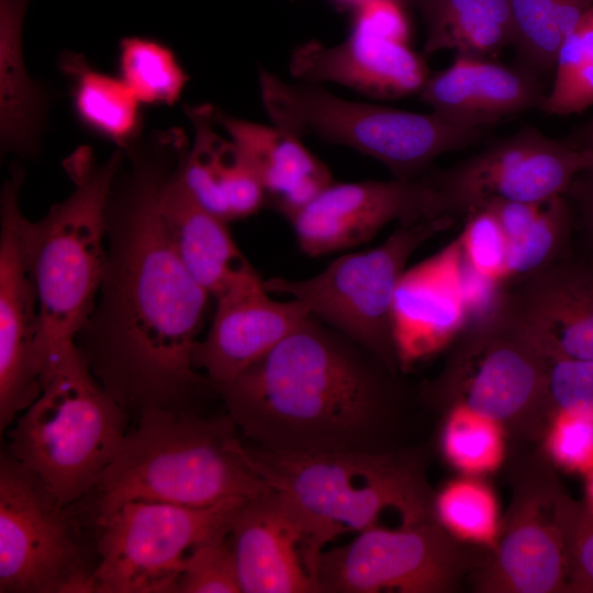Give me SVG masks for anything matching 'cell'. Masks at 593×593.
Returning a JSON list of instances; mask_svg holds the SVG:
<instances>
[{
  "label": "cell",
  "mask_w": 593,
  "mask_h": 593,
  "mask_svg": "<svg viewBox=\"0 0 593 593\" xmlns=\"http://www.w3.org/2000/svg\"><path fill=\"white\" fill-rule=\"evenodd\" d=\"M215 300L209 332L191 355L194 369L215 389L265 356L311 315L296 299H271L254 268Z\"/></svg>",
  "instance_id": "e0dca14e"
},
{
  "label": "cell",
  "mask_w": 593,
  "mask_h": 593,
  "mask_svg": "<svg viewBox=\"0 0 593 593\" xmlns=\"http://www.w3.org/2000/svg\"><path fill=\"white\" fill-rule=\"evenodd\" d=\"M159 210L181 264L212 296L253 269L232 238L226 222L205 210L186 189L178 175V164L163 186Z\"/></svg>",
  "instance_id": "d4e9b609"
},
{
  "label": "cell",
  "mask_w": 593,
  "mask_h": 593,
  "mask_svg": "<svg viewBox=\"0 0 593 593\" xmlns=\"http://www.w3.org/2000/svg\"><path fill=\"white\" fill-rule=\"evenodd\" d=\"M354 25L409 44L410 25L399 0H369L357 8Z\"/></svg>",
  "instance_id": "ab89813d"
},
{
  "label": "cell",
  "mask_w": 593,
  "mask_h": 593,
  "mask_svg": "<svg viewBox=\"0 0 593 593\" xmlns=\"http://www.w3.org/2000/svg\"><path fill=\"white\" fill-rule=\"evenodd\" d=\"M242 592L236 559L226 539L203 544L186 559L176 593Z\"/></svg>",
  "instance_id": "8d00e7d4"
},
{
  "label": "cell",
  "mask_w": 593,
  "mask_h": 593,
  "mask_svg": "<svg viewBox=\"0 0 593 593\" xmlns=\"http://www.w3.org/2000/svg\"><path fill=\"white\" fill-rule=\"evenodd\" d=\"M586 475L585 483V501L583 502L586 507L593 513V467L590 469Z\"/></svg>",
  "instance_id": "b9f144b4"
},
{
  "label": "cell",
  "mask_w": 593,
  "mask_h": 593,
  "mask_svg": "<svg viewBox=\"0 0 593 593\" xmlns=\"http://www.w3.org/2000/svg\"><path fill=\"white\" fill-rule=\"evenodd\" d=\"M549 363L505 292L450 345L441 371L422 387L419 399L440 412L463 403L497 422L513 444L536 445L555 411Z\"/></svg>",
  "instance_id": "8992f818"
},
{
  "label": "cell",
  "mask_w": 593,
  "mask_h": 593,
  "mask_svg": "<svg viewBox=\"0 0 593 593\" xmlns=\"http://www.w3.org/2000/svg\"><path fill=\"white\" fill-rule=\"evenodd\" d=\"M138 419L94 489V521L130 501L209 506L270 490L248 465L227 413L155 407Z\"/></svg>",
  "instance_id": "277c9868"
},
{
  "label": "cell",
  "mask_w": 593,
  "mask_h": 593,
  "mask_svg": "<svg viewBox=\"0 0 593 593\" xmlns=\"http://www.w3.org/2000/svg\"><path fill=\"white\" fill-rule=\"evenodd\" d=\"M184 112L193 128L178 163L186 189L226 223L257 212L267 202L266 192L238 146L216 132V109L186 105Z\"/></svg>",
  "instance_id": "603a6c76"
},
{
  "label": "cell",
  "mask_w": 593,
  "mask_h": 593,
  "mask_svg": "<svg viewBox=\"0 0 593 593\" xmlns=\"http://www.w3.org/2000/svg\"><path fill=\"white\" fill-rule=\"evenodd\" d=\"M215 390L243 436L266 450L388 454L417 445L400 374L313 315Z\"/></svg>",
  "instance_id": "7a4b0ae2"
},
{
  "label": "cell",
  "mask_w": 593,
  "mask_h": 593,
  "mask_svg": "<svg viewBox=\"0 0 593 593\" xmlns=\"http://www.w3.org/2000/svg\"><path fill=\"white\" fill-rule=\"evenodd\" d=\"M29 0H0L1 154L34 158L40 154L51 103L48 91L29 74L22 25Z\"/></svg>",
  "instance_id": "484cf974"
},
{
  "label": "cell",
  "mask_w": 593,
  "mask_h": 593,
  "mask_svg": "<svg viewBox=\"0 0 593 593\" xmlns=\"http://www.w3.org/2000/svg\"><path fill=\"white\" fill-rule=\"evenodd\" d=\"M244 455L298 514L304 529L302 557L314 582L326 544L377 525L384 510H395L402 525L436 521L423 445L388 454H292L244 443Z\"/></svg>",
  "instance_id": "3957f363"
},
{
  "label": "cell",
  "mask_w": 593,
  "mask_h": 593,
  "mask_svg": "<svg viewBox=\"0 0 593 593\" xmlns=\"http://www.w3.org/2000/svg\"><path fill=\"white\" fill-rule=\"evenodd\" d=\"M567 193H571L580 213L583 230L593 247V171L580 174Z\"/></svg>",
  "instance_id": "60d3db41"
},
{
  "label": "cell",
  "mask_w": 593,
  "mask_h": 593,
  "mask_svg": "<svg viewBox=\"0 0 593 593\" xmlns=\"http://www.w3.org/2000/svg\"><path fill=\"white\" fill-rule=\"evenodd\" d=\"M441 413L439 447L447 462L462 475L481 478L504 462L507 436L497 422L463 403Z\"/></svg>",
  "instance_id": "1f68e13d"
},
{
  "label": "cell",
  "mask_w": 593,
  "mask_h": 593,
  "mask_svg": "<svg viewBox=\"0 0 593 593\" xmlns=\"http://www.w3.org/2000/svg\"><path fill=\"white\" fill-rule=\"evenodd\" d=\"M52 490L7 452L0 458V592L93 593L98 563Z\"/></svg>",
  "instance_id": "8fae6325"
},
{
  "label": "cell",
  "mask_w": 593,
  "mask_h": 593,
  "mask_svg": "<svg viewBox=\"0 0 593 593\" xmlns=\"http://www.w3.org/2000/svg\"><path fill=\"white\" fill-rule=\"evenodd\" d=\"M489 552L456 538L437 521L395 529L373 525L348 544L324 549L314 579L318 593H455Z\"/></svg>",
  "instance_id": "7c38bea8"
},
{
  "label": "cell",
  "mask_w": 593,
  "mask_h": 593,
  "mask_svg": "<svg viewBox=\"0 0 593 593\" xmlns=\"http://www.w3.org/2000/svg\"><path fill=\"white\" fill-rule=\"evenodd\" d=\"M459 242L461 261L471 272L501 288L505 287L506 243L502 226L488 208L463 220Z\"/></svg>",
  "instance_id": "d590c367"
},
{
  "label": "cell",
  "mask_w": 593,
  "mask_h": 593,
  "mask_svg": "<svg viewBox=\"0 0 593 593\" xmlns=\"http://www.w3.org/2000/svg\"><path fill=\"white\" fill-rule=\"evenodd\" d=\"M541 443L555 466L588 473L593 467V415L556 409Z\"/></svg>",
  "instance_id": "74e56055"
},
{
  "label": "cell",
  "mask_w": 593,
  "mask_h": 593,
  "mask_svg": "<svg viewBox=\"0 0 593 593\" xmlns=\"http://www.w3.org/2000/svg\"><path fill=\"white\" fill-rule=\"evenodd\" d=\"M460 268L456 238L402 276L393 309L401 371L450 346L471 321Z\"/></svg>",
  "instance_id": "ac0fdd59"
},
{
  "label": "cell",
  "mask_w": 593,
  "mask_h": 593,
  "mask_svg": "<svg viewBox=\"0 0 593 593\" xmlns=\"http://www.w3.org/2000/svg\"><path fill=\"white\" fill-rule=\"evenodd\" d=\"M589 157V170L588 171H593V142L589 143L584 148H583Z\"/></svg>",
  "instance_id": "7bdbcfd3"
},
{
  "label": "cell",
  "mask_w": 593,
  "mask_h": 593,
  "mask_svg": "<svg viewBox=\"0 0 593 593\" xmlns=\"http://www.w3.org/2000/svg\"><path fill=\"white\" fill-rule=\"evenodd\" d=\"M25 171L15 164L0 194V429L43 390L37 353L38 298L20 236V193Z\"/></svg>",
  "instance_id": "9a60e30c"
},
{
  "label": "cell",
  "mask_w": 593,
  "mask_h": 593,
  "mask_svg": "<svg viewBox=\"0 0 593 593\" xmlns=\"http://www.w3.org/2000/svg\"><path fill=\"white\" fill-rule=\"evenodd\" d=\"M437 217L427 178L331 183L290 221L300 248L317 257L370 240L391 222Z\"/></svg>",
  "instance_id": "2e32d148"
},
{
  "label": "cell",
  "mask_w": 593,
  "mask_h": 593,
  "mask_svg": "<svg viewBox=\"0 0 593 593\" xmlns=\"http://www.w3.org/2000/svg\"><path fill=\"white\" fill-rule=\"evenodd\" d=\"M436 521L456 538L493 550L501 517L492 489L480 477L463 475L435 492Z\"/></svg>",
  "instance_id": "d6a6232c"
},
{
  "label": "cell",
  "mask_w": 593,
  "mask_h": 593,
  "mask_svg": "<svg viewBox=\"0 0 593 593\" xmlns=\"http://www.w3.org/2000/svg\"><path fill=\"white\" fill-rule=\"evenodd\" d=\"M506 243L505 286H517L561 260L572 228L566 194L535 202H494Z\"/></svg>",
  "instance_id": "4316f807"
},
{
  "label": "cell",
  "mask_w": 593,
  "mask_h": 593,
  "mask_svg": "<svg viewBox=\"0 0 593 593\" xmlns=\"http://www.w3.org/2000/svg\"><path fill=\"white\" fill-rule=\"evenodd\" d=\"M262 105L273 125L351 147L387 166L396 178H417L443 154L467 148L485 127L458 124L430 112L413 113L337 98L316 86H293L260 68Z\"/></svg>",
  "instance_id": "ba28073f"
},
{
  "label": "cell",
  "mask_w": 593,
  "mask_h": 593,
  "mask_svg": "<svg viewBox=\"0 0 593 593\" xmlns=\"http://www.w3.org/2000/svg\"><path fill=\"white\" fill-rule=\"evenodd\" d=\"M58 67L68 79L72 110L85 128L122 150L141 139L143 104L119 76L102 72L70 52L59 56Z\"/></svg>",
  "instance_id": "83f0119b"
},
{
  "label": "cell",
  "mask_w": 593,
  "mask_h": 593,
  "mask_svg": "<svg viewBox=\"0 0 593 593\" xmlns=\"http://www.w3.org/2000/svg\"><path fill=\"white\" fill-rule=\"evenodd\" d=\"M424 54L452 51L486 57L515 43L511 0H418Z\"/></svg>",
  "instance_id": "f1b7e54d"
},
{
  "label": "cell",
  "mask_w": 593,
  "mask_h": 593,
  "mask_svg": "<svg viewBox=\"0 0 593 593\" xmlns=\"http://www.w3.org/2000/svg\"><path fill=\"white\" fill-rule=\"evenodd\" d=\"M538 445V444H537ZM510 455L512 499L495 547L470 578L479 593H568L561 534L552 514L557 483L542 446Z\"/></svg>",
  "instance_id": "4fadbf2b"
},
{
  "label": "cell",
  "mask_w": 593,
  "mask_h": 593,
  "mask_svg": "<svg viewBox=\"0 0 593 593\" xmlns=\"http://www.w3.org/2000/svg\"><path fill=\"white\" fill-rule=\"evenodd\" d=\"M339 3L342 4H346V5H357L360 7L361 4H363L365 2L369 1V0H337Z\"/></svg>",
  "instance_id": "ee69618b"
},
{
  "label": "cell",
  "mask_w": 593,
  "mask_h": 593,
  "mask_svg": "<svg viewBox=\"0 0 593 593\" xmlns=\"http://www.w3.org/2000/svg\"><path fill=\"white\" fill-rule=\"evenodd\" d=\"M455 223L434 217L399 227L379 246L346 254L303 280L264 281L269 293L301 301L310 314L344 333L390 370L401 373L394 336V299L411 256Z\"/></svg>",
  "instance_id": "9c48e42d"
},
{
  "label": "cell",
  "mask_w": 593,
  "mask_h": 593,
  "mask_svg": "<svg viewBox=\"0 0 593 593\" xmlns=\"http://www.w3.org/2000/svg\"><path fill=\"white\" fill-rule=\"evenodd\" d=\"M593 0H511L521 66L538 75L555 71L558 52Z\"/></svg>",
  "instance_id": "f546056e"
},
{
  "label": "cell",
  "mask_w": 593,
  "mask_h": 593,
  "mask_svg": "<svg viewBox=\"0 0 593 593\" xmlns=\"http://www.w3.org/2000/svg\"><path fill=\"white\" fill-rule=\"evenodd\" d=\"M589 170L585 150L549 138L533 126L427 176L437 217L455 222L494 202H535L566 194Z\"/></svg>",
  "instance_id": "5bb4252c"
},
{
  "label": "cell",
  "mask_w": 593,
  "mask_h": 593,
  "mask_svg": "<svg viewBox=\"0 0 593 593\" xmlns=\"http://www.w3.org/2000/svg\"><path fill=\"white\" fill-rule=\"evenodd\" d=\"M128 416L74 345L8 433L5 452L70 505L98 485L128 432Z\"/></svg>",
  "instance_id": "52a82bcc"
},
{
  "label": "cell",
  "mask_w": 593,
  "mask_h": 593,
  "mask_svg": "<svg viewBox=\"0 0 593 593\" xmlns=\"http://www.w3.org/2000/svg\"><path fill=\"white\" fill-rule=\"evenodd\" d=\"M215 119L243 153L267 201L287 219L333 183L327 166L298 136L276 125L238 119L220 110Z\"/></svg>",
  "instance_id": "cb8c5ba5"
},
{
  "label": "cell",
  "mask_w": 593,
  "mask_h": 593,
  "mask_svg": "<svg viewBox=\"0 0 593 593\" xmlns=\"http://www.w3.org/2000/svg\"><path fill=\"white\" fill-rule=\"evenodd\" d=\"M585 138L588 139L589 143L593 142V120L589 123V125L585 128Z\"/></svg>",
  "instance_id": "f6af8a7d"
},
{
  "label": "cell",
  "mask_w": 593,
  "mask_h": 593,
  "mask_svg": "<svg viewBox=\"0 0 593 593\" xmlns=\"http://www.w3.org/2000/svg\"><path fill=\"white\" fill-rule=\"evenodd\" d=\"M419 99L447 120L488 127L541 105L546 93L535 72L486 57L456 55L452 64L429 75Z\"/></svg>",
  "instance_id": "7402d4cb"
},
{
  "label": "cell",
  "mask_w": 593,
  "mask_h": 593,
  "mask_svg": "<svg viewBox=\"0 0 593 593\" xmlns=\"http://www.w3.org/2000/svg\"><path fill=\"white\" fill-rule=\"evenodd\" d=\"M290 70L309 82L332 81L377 99L419 93L429 76L424 59L409 44L354 24L339 45L311 41L298 47Z\"/></svg>",
  "instance_id": "ffe728a7"
},
{
  "label": "cell",
  "mask_w": 593,
  "mask_h": 593,
  "mask_svg": "<svg viewBox=\"0 0 593 593\" xmlns=\"http://www.w3.org/2000/svg\"><path fill=\"white\" fill-rule=\"evenodd\" d=\"M227 541L244 593H318L302 557V523L278 492L248 499L232 523Z\"/></svg>",
  "instance_id": "d6986e66"
},
{
  "label": "cell",
  "mask_w": 593,
  "mask_h": 593,
  "mask_svg": "<svg viewBox=\"0 0 593 593\" xmlns=\"http://www.w3.org/2000/svg\"><path fill=\"white\" fill-rule=\"evenodd\" d=\"M549 392L555 410L593 415V360L550 359Z\"/></svg>",
  "instance_id": "f35d334b"
},
{
  "label": "cell",
  "mask_w": 593,
  "mask_h": 593,
  "mask_svg": "<svg viewBox=\"0 0 593 593\" xmlns=\"http://www.w3.org/2000/svg\"><path fill=\"white\" fill-rule=\"evenodd\" d=\"M506 296L549 359L593 360V266L559 260Z\"/></svg>",
  "instance_id": "44dd1931"
},
{
  "label": "cell",
  "mask_w": 593,
  "mask_h": 593,
  "mask_svg": "<svg viewBox=\"0 0 593 593\" xmlns=\"http://www.w3.org/2000/svg\"><path fill=\"white\" fill-rule=\"evenodd\" d=\"M123 159L118 148L98 164L90 148H79L65 164L72 192L38 221L21 217L22 249L38 298L43 384L93 310L107 261L109 193Z\"/></svg>",
  "instance_id": "5b68a950"
},
{
  "label": "cell",
  "mask_w": 593,
  "mask_h": 593,
  "mask_svg": "<svg viewBox=\"0 0 593 593\" xmlns=\"http://www.w3.org/2000/svg\"><path fill=\"white\" fill-rule=\"evenodd\" d=\"M118 76L143 105L175 104L189 80L169 46L137 35L119 42Z\"/></svg>",
  "instance_id": "4dcf8cb0"
},
{
  "label": "cell",
  "mask_w": 593,
  "mask_h": 593,
  "mask_svg": "<svg viewBox=\"0 0 593 593\" xmlns=\"http://www.w3.org/2000/svg\"><path fill=\"white\" fill-rule=\"evenodd\" d=\"M593 105V5L563 41L552 87L540 105L547 114L567 115Z\"/></svg>",
  "instance_id": "836d02e7"
},
{
  "label": "cell",
  "mask_w": 593,
  "mask_h": 593,
  "mask_svg": "<svg viewBox=\"0 0 593 593\" xmlns=\"http://www.w3.org/2000/svg\"><path fill=\"white\" fill-rule=\"evenodd\" d=\"M187 143L172 127L123 150L108 200L103 276L75 338L93 376L137 416L155 407L191 410L199 395L215 391L191 361L212 295L181 264L159 210Z\"/></svg>",
  "instance_id": "6da1fadb"
},
{
  "label": "cell",
  "mask_w": 593,
  "mask_h": 593,
  "mask_svg": "<svg viewBox=\"0 0 593 593\" xmlns=\"http://www.w3.org/2000/svg\"><path fill=\"white\" fill-rule=\"evenodd\" d=\"M248 497L209 506L130 501L96 521L93 593H176L188 556L226 539Z\"/></svg>",
  "instance_id": "30bf717a"
},
{
  "label": "cell",
  "mask_w": 593,
  "mask_h": 593,
  "mask_svg": "<svg viewBox=\"0 0 593 593\" xmlns=\"http://www.w3.org/2000/svg\"><path fill=\"white\" fill-rule=\"evenodd\" d=\"M552 514L564 547L568 593H593V513L572 499L559 481Z\"/></svg>",
  "instance_id": "e575fe53"
}]
</instances>
